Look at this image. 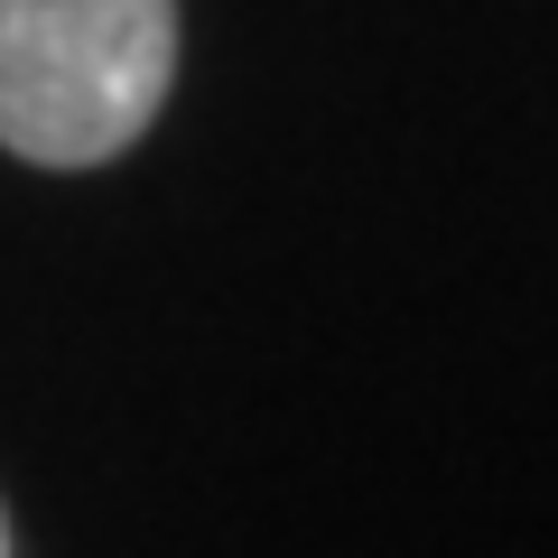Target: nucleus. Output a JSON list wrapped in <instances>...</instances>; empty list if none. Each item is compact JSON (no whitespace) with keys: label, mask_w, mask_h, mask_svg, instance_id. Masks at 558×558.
Here are the masks:
<instances>
[{"label":"nucleus","mask_w":558,"mask_h":558,"mask_svg":"<svg viewBox=\"0 0 558 558\" xmlns=\"http://www.w3.org/2000/svg\"><path fill=\"white\" fill-rule=\"evenodd\" d=\"M178 84V0H0V149L28 168L121 159Z\"/></svg>","instance_id":"nucleus-1"},{"label":"nucleus","mask_w":558,"mask_h":558,"mask_svg":"<svg viewBox=\"0 0 558 558\" xmlns=\"http://www.w3.org/2000/svg\"><path fill=\"white\" fill-rule=\"evenodd\" d=\"M0 558H10V521H0Z\"/></svg>","instance_id":"nucleus-2"}]
</instances>
